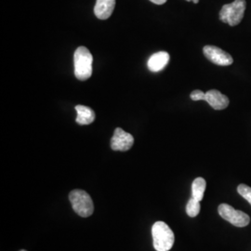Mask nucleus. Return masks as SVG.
Segmentation results:
<instances>
[{
    "label": "nucleus",
    "instance_id": "f257e3e1",
    "mask_svg": "<svg viewBox=\"0 0 251 251\" xmlns=\"http://www.w3.org/2000/svg\"><path fill=\"white\" fill-rule=\"evenodd\" d=\"M93 57L86 47H79L74 54L75 75L78 80L89 79L92 74Z\"/></svg>",
    "mask_w": 251,
    "mask_h": 251
},
{
    "label": "nucleus",
    "instance_id": "f03ea898",
    "mask_svg": "<svg viewBox=\"0 0 251 251\" xmlns=\"http://www.w3.org/2000/svg\"><path fill=\"white\" fill-rule=\"evenodd\" d=\"M152 235L155 251H171L175 241V236L169 225L164 222H156L152 225Z\"/></svg>",
    "mask_w": 251,
    "mask_h": 251
},
{
    "label": "nucleus",
    "instance_id": "7ed1b4c3",
    "mask_svg": "<svg viewBox=\"0 0 251 251\" xmlns=\"http://www.w3.org/2000/svg\"><path fill=\"white\" fill-rule=\"evenodd\" d=\"M247 7L246 0H234L233 3L225 5L220 11L222 22L231 26H235L241 23Z\"/></svg>",
    "mask_w": 251,
    "mask_h": 251
},
{
    "label": "nucleus",
    "instance_id": "20e7f679",
    "mask_svg": "<svg viewBox=\"0 0 251 251\" xmlns=\"http://www.w3.org/2000/svg\"><path fill=\"white\" fill-rule=\"evenodd\" d=\"M69 200L72 204L73 209L76 214L87 218L94 211V206L90 195L83 190H73L69 195Z\"/></svg>",
    "mask_w": 251,
    "mask_h": 251
},
{
    "label": "nucleus",
    "instance_id": "39448f33",
    "mask_svg": "<svg viewBox=\"0 0 251 251\" xmlns=\"http://www.w3.org/2000/svg\"><path fill=\"white\" fill-rule=\"evenodd\" d=\"M218 210L222 218L236 227H246L251 223L250 216L243 211L234 209L233 206L228 204H221Z\"/></svg>",
    "mask_w": 251,
    "mask_h": 251
},
{
    "label": "nucleus",
    "instance_id": "423d86ee",
    "mask_svg": "<svg viewBox=\"0 0 251 251\" xmlns=\"http://www.w3.org/2000/svg\"><path fill=\"white\" fill-rule=\"evenodd\" d=\"M134 138L133 136L120 127H117L115 129L114 136L111 139V148L114 151H122L125 152L133 146Z\"/></svg>",
    "mask_w": 251,
    "mask_h": 251
},
{
    "label": "nucleus",
    "instance_id": "0eeeda50",
    "mask_svg": "<svg viewBox=\"0 0 251 251\" xmlns=\"http://www.w3.org/2000/svg\"><path fill=\"white\" fill-rule=\"evenodd\" d=\"M203 52L206 59L217 65L228 66L233 63L232 56L215 46H205L203 49Z\"/></svg>",
    "mask_w": 251,
    "mask_h": 251
},
{
    "label": "nucleus",
    "instance_id": "6e6552de",
    "mask_svg": "<svg viewBox=\"0 0 251 251\" xmlns=\"http://www.w3.org/2000/svg\"><path fill=\"white\" fill-rule=\"evenodd\" d=\"M205 100L215 110H224L229 105L230 102L227 96L216 90H208L206 92Z\"/></svg>",
    "mask_w": 251,
    "mask_h": 251
},
{
    "label": "nucleus",
    "instance_id": "1a4fd4ad",
    "mask_svg": "<svg viewBox=\"0 0 251 251\" xmlns=\"http://www.w3.org/2000/svg\"><path fill=\"white\" fill-rule=\"evenodd\" d=\"M116 7V0H96L94 14L100 20H107L111 17Z\"/></svg>",
    "mask_w": 251,
    "mask_h": 251
},
{
    "label": "nucleus",
    "instance_id": "9d476101",
    "mask_svg": "<svg viewBox=\"0 0 251 251\" xmlns=\"http://www.w3.org/2000/svg\"><path fill=\"white\" fill-rule=\"evenodd\" d=\"M170 62V54L166 51H159L152 54L148 60L147 67L151 72H159L163 70Z\"/></svg>",
    "mask_w": 251,
    "mask_h": 251
},
{
    "label": "nucleus",
    "instance_id": "9b49d317",
    "mask_svg": "<svg viewBox=\"0 0 251 251\" xmlns=\"http://www.w3.org/2000/svg\"><path fill=\"white\" fill-rule=\"evenodd\" d=\"M77 117L75 121L78 125H90L95 120V113L91 108L85 105H76Z\"/></svg>",
    "mask_w": 251,
    "mask_h": 251
},
{
    "label": "nucleus",
    "instance_id": "f8f14e48",
    "mask_svg": "<svg viewBox=\"0 0 251 251\" xmlns=\"http://www.w3.org/2000/svg\"><path fill=\"white\" fill-rule=\"evenodd\" d=\"M206 182L203 178H197L192 184V198L201 201L204 198V193L206 190Z\"/></svg>",
    "mask_w": 251,
    "mask_h": 251
},
{
    "label": "nucleus",
    "instance_id": "ddd939ff",
    "mask_svg": "<svg viewBox=\"0 0 251 251\" xmlns=\"http://www.w3.org/2000/svg\"><path fill=\"white\" fill-rule=\"evenodd\" d=\"M200 212V201L192 198L186 205V213L189 217H197Z\"/></svg>",
    "mask_w": 251,
    "mask_h": 251
},
{
    "label": "nucleus",
    "instance_id": "4468645a",
    "mask_svg": "<svg viewBox=\"0 0 251 251\" xmlns=\"http://www.w3.org/2000/svg\"><path fill=\"white\" fill-rule=\"evenodd\" d=\"M237 192L251 205V187L246 184H239L237 187Z\"/></svg>",
    "mask_w": 251,
    "mask_h": 251
},
{
    "label": "nucleus",
    "instance_id": "2eb2a0df",
    "mask_svg": "<svg viewBox=\"0 0 251 251\" xmlns=\"http://www.w3.org/2000/svg\"><path fill=\"white\" fill-rule=\"evenodd\" d=\"M190 97H191V99L193 100H195V101H197V100H205L206 93H205V92H203L202 90H194V91L191 93Z\"/></svg>",
    "mask_w": 251,
    "mask_h": 251
},
{
    "label": "nucleus",
    "instance_id": "dca6fc26",
    "mask_svg": "<svg viewBox=\"0 0 251 251\" xmlns=\"http://www.w3.org/2000/svg\"><path fill=\"white\" fill-rule=\"evenodd\" d=\"M152 3L155 4V5H163L165 4L168 0H150Z\"/></svg>",
    "mask_w": 251,
    "mask_h": 251
},
{
    "label": "nucleus",
    "instance_id": "f3484780",
    "mask_svg": "<svg viewBox=\"0 0 251 251\" xmlns=\"http://www.w3.org/2000/svg\"><path fill=\"white\" fill-rule=\"evenodd\" d=\"M186 1H188V2H194L195 4H198V2H199V0H186Z\"/></svg>",
    "mask_w": 251,
    "mask_h": 251
},
{
    "label": "nucleus",
    "instance_id": "a211bd4d",
    "mask_svg": "<svg viewBox=\"0 0 251 251\" xmlns=\"http://www.w3.org/2000/svg\"><path fill=\"white\" fill-rule=\"evenodd\" d=\"M25 251V250H22V251Z\"/></svg>",
    "mask_w": 251,
    "mask_h": 251
}]
</instances>
